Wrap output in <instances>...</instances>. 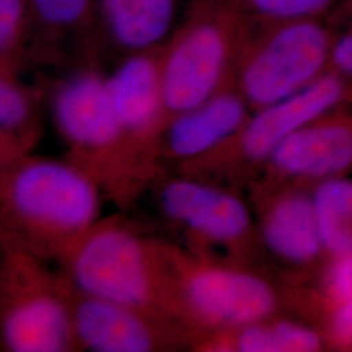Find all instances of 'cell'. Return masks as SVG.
Segmentation results:
<instances>
[{"instance_id": "cell-14", "label": "cell", "mask_w": 352, "mask_h": 352, "mask_svg": "<svg viewBox=\"0 0 352 352\" xmlns=\"http://www.w3.org/2000/svg\"><path fill=\"white\" fill-rule=\"evenodd\" d=\"M115 113L124 133H145L164 109L161 65L138 54L120 64L107 78Z\"/></svg>"}, {"instance_id": "cell-2", "label": "cell", "mask_w": 352, "mask_h": 352, "mask_svg": "<svg viewBox=\"0 0 352 352\" xmlns=\"http://www.w3.org/2000/svg\"><path fill=\"white\" fill-rule=\"evenodd\" d=\"M6 243L0 265V340L12 352L74 350L69 285L51 276L39 257Z\"/></svg>"}, {"instance_id": "cell-5", "label": "cell", "mask_w": 352, "mask_h": 352, "mask_svg": "<svg viewBox=\"0 0 352 352\" xmlns=\"http://www.w3.org/2000/svg\"><path fill=\"white\" fill-rule=\"evenodd\" d=\"M228 54L230 38L221 23L199 20L189 24L161 65L164 109L177 115L215 96Z\"/></svg>"}, {"instance_id": "cell-22", "label": "cell", "mask_w": 352, "mask_h": 352, "mask_svg": "<svg viewBox=\"0 0 352 352\" xmlns=\"http://www.w3.org/2000/svg\"><path fill=\"white\" fill-rule=\"evenodd\" d=\"M330 336L338 347L352 349V298L333 308Z\"/></svg>"}, {"instance_id": "cell-9", "label": "cell", "mask_w": 352, "mask_h": 352, "mask_svg": "<svg viewBox=\"0 0 352 352\" xmlns=\"http://www.w3.org/2000/svg\"><path fill=\"white\" fill-rule=\"evenodd\" d=\"M54 113L62 135L78 151H106L126 135L107 80L96 74H81L65 82L55 97Z\"/></svg>"}, {"instance_id": "cell-10", "label": "cell", "mask_w": 352, "mask_h": 352, "mask_svg": "<svg viewBox=\"0 0 352 352\" xmlns=\"http://www.w3.org/2000/svg\"><path fill=\"white\" fill-rule=\"evenodd\" d=\"M269 162L283 175L325 180L352 168V122L320 118L279 142Z\"/></svg>"}, {"instance_id": "cell-23", "label": "cell", "mask_w": 352, "mask_h": 352, "mask_svg": "<svg viewBox=\"0 0 352 352\" xmlns=\"http://www.w3.org/2000/svg\"><path fill=\"white\" fill-rule=\"evenodd\" d=\"M24 0H0V49L16 36L24 17Z\"/></svg>"}, {"instance_id": "cell-19", "label": "cell", "mask_w": 352, "mask_h": 352, "mask_svg": "<svg viewBox=\"0 0 352 352\" xmlns=\"http://www.w3.org/2000/svg\"><path fill=\"white\" fill-rule=\"evenodd\" d=\"M30 106L21 89L0 76V131L13 133L29 119Z\"/></svg>"}, {"instance_id": "cell-15", "label": "cell", "mask_w": 352, "mask_h": 352, "mask_svg": "<svg viewBox=\"0 0 352 352\" xmlns=\"http://www.w3.org/2000/svg\"><path fill=\"white\" fill-rule=\"evenodd\" d=\"M101 4L115 42L128 50L160 43L175 19V0H101Z\"/></svg>"}, {"instance_id": "cell-24", "label": "cell", "mask_w": 352, "mask_h": 352, "mask_svg": "<svg viewBox=\"0 0 352 352\" xmlns=\"http://www.w3.org/2000/svg\"><path fill=\"white\" fill-rule=\"evenodd\" d=\"M13 133L0 131V170H4V166L8 164V160L12 155L13 149L16 148L11 139Z\"/></svg>"}, {"instance_id": "cell-4", "label": "cell", "mask_w": 352, "mask_h": 352, "mask_svg": "<svg viewBox=\"0 0 352 352\" xmlns=\"http://www.w3.org/2000/svg\"><path fill=\"white\" fill-rule=\"evenodd\" d=\"M330 49L325 28L314 19L283 23L243 65L244 100L260 109L305 88L325 74Z\"/></svg>"}, {"instance_id": "cell-21", "label": "cell", "mask_w": 352, "mask_h": 352, "mask_svg": "<svg viewBox=\"0 0 352 352\" xmlns=\"http://www.w3.org/2000/svg\"><path fill=\"white\" fill-rule=\"evenodd\" d=\"M41 19L58 26L72 25L88 10L90 0H30Z\"/></svg>"}, {"instance_id": "cell-16", "label": "cell", "mask_w": 352, "mask_h": 352, "mask_svg": "<svg viewBox=\"0 0 352 352\" xmlns=\"http://www.w3.org/2000/svg\"><path fill=\"white\" fill-rule=\"evenodd\" d=\"M312 199L325 252L331 256L352 253V179L321 180Z\"/></svg>"}, {"instance_id": "cell-6", "label": "cell", "mask_w": 352, "mask_h": 352, "mask_svg": "<svg viewBox=\"0 0 352 352\" xmlns=\"http://www.w3.org/2000/svg\"><path fill=\"white\" fill-rule=\"evenodd\" d=\"M180 286L189 309L209 325L240 329L266 320L277 308L272 285L243 270L201 266Z\"/></svg>"}, {"instance_id": "cell-1", "label": "cell", "mask_w": 352, "mask_h": 352, "mask_svg": "<svg viewBox=\"0 0 352 352\" xmlns=\"http://www.w3.org/2000/svg\"><path fill=\"white\" fill-rule=\"evenodd\" d=\"M100 195L91 177L75 164L26 160L0 175V215L4 241L38 257L62 258L97 223Z\"/></svg>"}, {"instance_id": "cell-18", "label": "cell", "mask_w": 352, "mask_h": 352, "mask_svg": "<svg viewBox=\"0 0 352 352\" xmlns=\"http://www.w3.org/2000/svg\"><path fill=\"white\" fill-rule=\"evenodd\" d=\"M254 12L265 19L289 23L314 19L333 3V0H244Z\"/></svg>"}, {"instance_id": "cell-17", "label": "cell", "mask_w": 352, "mask_h": 352, "mask_svg": "<svg viewBox=\"0 0 352 352\" xmlns=\"http://www.w3.org/2000/svg\"><path fill=\"white\" fill-rule=\"evenodd\" d=\"M228 347L239 352H314L321 350L322 340L302 324L263 320L238 329Z\"/></svg>"}, {"instance_id": "cell-11", "label": "cell", "mask_w": 352, "mask_h": 352, "mask_svg": "<svg viewBox=\"0 0 352 352\" xmlns=\"http://www.w3.org/2000/svg\"><path fill=\"white\" fill-rule=\"evenodd\" d=\"M164 213L206 239L231 243L250 230L251 217L238 197L192 180H174L161 192Z\"/></svg>"}, {"instance_id": "cell-7", "label": "cell", "mask_w": 352, "mask_h": 352, "mask_svg": "<svg viewBox=\"0 0 352 352\" xmlns=\"http://www.w3.org/2000/svg\"><path fill=\"white\" fill-rule=\"evenodd\" d=\"M344 94L342 77L325 72L299 91L257 109L238 133L241 151L252 161L267 160L279 142L330 113Z\"/></svg>"}, {"instance_id": "cell-12", "label": "cell", "mask_w": 352, "mask_h": 352, "mask_svg": "<svg viewBox=\"0 0 352 352\" xmlns=\"http://www.w3.org/2000/svg\"><path fill=\"white\" fill-rule=\"evenodd\" d=\"M248 102L234 93H217L168 126L167 144L179 158H195L236 136L248 120Z\"/></svg>"}, {"instance_id": "cell-20", "label": "cell", "mask_w": 352, "mask_h": 352, "mask_svg": "<svg viewBox=\"0 0 352 352\" xmlns=\"http://www.w3.org/2000/svg\"><path fill=\"white\" fill-rule=\"evenodd\" d=\"M324 276V294L327 302L334 308L352 298V253L331 256Z\"/></svg>"}, {"instance_id": "cell-13", "label": "cell", "mask_w": 352, "mask_h": 352, "mask_svg": "<svg viewBox=\"0 0 352 352\" xmlns=\"http://www.w3.org/2000/svg\"><path fill=\"white\" fill-rule=\"evenodd\" d=\"M266 247L289 264L314 263L324 250L312 195L289 190L273 202L263 222Z\"/></svg>"}, {"instance_id": "cell-8", "label": "cell", "mask_w": 352, "mask_h": 352, "mask_svg": "<svg viewBox=\"0 0 352 352\" xmlns=\"http://www.w3.org/2000/svg\"><path fill=\"white\" fill-rule=\"evenodd\" d=\"M68 285L77 346L94 352H151L158 349L161 337L155 325L157 317L81 294L69 282Z\"/></svg>"}, {"instance_id": "cell-3", "label": "cell", "mask_w": 352, "mask_h": 352, "mask_svg": "<svg viewBox=\"0 0 352 352\" xmlns=\"http://www.w3.org/2000/svg\"><path fill=\"white\" fill-rule=\"evenodd\" d=\"M62 260L76 291L157 317L164 289L158 258L148 243L126 227L93 225Z\"/></svg>"}]
</instances>
